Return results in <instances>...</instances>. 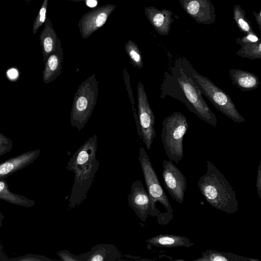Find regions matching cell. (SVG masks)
<instances>
[{
    "label": "cell",
    "instance_id": "6",
    "mask_svg": "<svg viewBox=\"0 0 261 261\" xmlns=\"http://www.w3.org/2000/svg\"><path fill=\"white\" fill-rule=\"evenodd\" d=\"M130 188L127 198L128 205L141 221L144 222L148 216H151L156 217V221L160 225H166L169 222L164 214L153 206L141 181L135 180Z\"/></svg>",
    "mask_w": 261,
    "mask_h": 261
},
{
    "label": "cell",
    "instance_id": "28",
    "mask_svg": "<svg viewBox=\"0 0 261 261\" xmlns=\"http://www.w3.org/2000/svg\"><path fill=\"white\" fill-rule=\"evenodd\" d=\"M164 17L163 14L161 13H156L152 17V22L153 24L156 27L161 26L164 22Z\"/></svg>",
    "mask_w": 261,
    "mask_h": 261
},
{
    "label": "cell",
    "instance_id": "21",
    "mask_svg": "<svg viewBox=\"0 0 261 261\" xmlns=\"http://www.w3.org/2000/svg\"><path fill=\"white\" fill-rule=\"evenodd\" d=\"M124 49L131 64L135 67L141 69L143 67L142 56L137 44L133 40H128L124 45Z\"/></svg>",
    "mask_w": 261,
    "mask_h": 261
},
{
    "label": "cell",
    "instance_id": "14",
    "mask_svg": "<svg viewBox=\"0 0 261 261\" xmlns=\"http://www.w3.org/2000/svg\"><path fill=\"white\" fill-rule=\"evenodd\" d=\"M40 153V150L28 151L2 163L0 164V179L29 165L37 158Z\"/></svg>",
    "mask_w": 261,
    "mask_h": 261
},
{
    "label": "cell",
    "instance_id": "2",
    "mask_svg": "<svg viewBox=\"0 0 261 261\" xmlns=\"http://www.w3.org/2000/svg\"><path fill=\"white\" fill-rule=\"evenodd\" d=\"M206 172L197 185L206 201L215 208L229 214L238 211V201L232 187L211 161H206Z\"/></svg>",
    "mask_w": 261,
    "mask_h": 261
},
{
    "label": "cell",
    "instance_id": "8",
    "mask_svg": "<svg viewBox=\"0 0 261 261\" xmlns=\"http://www.w3.org/2000/svg\"><path fill=\"white\" fill-rule=\"evenodd\" d=\"M99 166V161L96 158L91 163L77 168L73 171L74 173V180L69 200L68 210L80 205L86 198Z\"/></svg>",
    "mask_w": 261,
    "mask_h": 261
},
{
    "label": "cell",
    "instance_id": "24",
    "mask_svg": "<svg viewBox=\"0 0 261 261\" xmlns=\"http://www.w3.org/2000/svg\"><path fill=\"white\" fill-rule=\"evenodd\" d=\"M12 147V140L0 132V156L9 152Z\"/></svg>",
    "mask_w": 261,
    "mask_h": 261
},
{
    "label": "cell",
    "instance_id": "23",
    "mask_svg": "<svg viewBox=\"0 0 261 261\" xmlns=\"http://www.w3.org/2000/svg\"><path fill=\"white\" fill-rule=\"evenodd\" d=\"M48 4V0H43L40 9L34 19L32 27V32L34 35H35L37 33L38 29L44 24L47 18L46 12Z\"/></svg>",
    "mask_w": 261,
    "mask_h": 261
},
{
    "label": "cell",
    "instance_id": "19",
    "mask_svg": "<svg viewBox=\"0 0 261 261\" xmlns=\"http://www.w3.org/2000/svg\"><path fill=\"white\" fill-rule=\"evenodd\" d=\"M194 261H259L254 259L240 256L231 252H225L214 250H206L202 252L201 257H198Z\"/></svg>",
    "mask_w": 261,
    "mask_h": 261
},
{
    "label": "cell",
    "instance_id": "33",
    "mask_svg": "<svg viewBox=\"0 0 261 261\" xmlns=\"http://www.w3.org/2000/svg\"><path fill=\"white\" fill-rule=\"evenodd\" d=\"M25 1H26L27 2L29 3L30 2H31L32 0H24Z\"/></svg>",
    "mask_w": 261,
    "mask_h": 261
},
{
    "label": "cell",
    "instance_id": "32",
    "mask_svg": "<svg viewBox=\"0 0 261 261\" xmlns=\"http://www.w3.org/2000/svg\"><path fill=\"white\" fill-rule=\"evenodd\" d=\"M65 1H72V2H82V1H85V0H65Z\"/></svg>",
    "mask_w": 261,
    "mask_h": 261
},
{
    "label": "cell",
    "instance_id": "5",
    "mask_svg": "<svg viewBox=\"0 0 261 261\" xmlns=\"http://www.w3.org/2000/svg\"><path fill=\"white\" fill-rule=\"evenodd\" d=\"M186 117L174 112L162 122V141L168 158L178 164L184 156L183 139L188 129Z\"/></svg>",
    "mask_w": 261,
    "mask_h": 261
},
{
    "label": "cell",
    "instance_id": "29",
    "mask_svg": "<svg viewBox=\"0 0 261 261\" xmlns=\"http://www.w3.org/2000/svg\"><path fill=\"white\" fill-rule=\"evenodd\" d=\"M239 23L243 30L248 31L249 30V25L243 19L239 20Z\"/></svg>",
    "mask_w": 261,
    "mask_h": 261
},
{
    "label": "cell",
    "instance_id": "27",
    "mask_svg": "<svg viewBox=\"0 0 261 261\" xmlns=\"http://www.w3.org/2000/svg\"><path fill=\"white\" fill-rule=\"evenodd\" d=\"M199 6V4L197 1H191L188 6V11L191 14H195L198 12Z\"/></svg>",
    "mask_w": 261,
    "mask_h": 261
},
{
    "label": "cell",
    "instance_id": "7",
    "mask_svg": "<svg viewBox=\"0 0 261 261\" xmlns=\"http://www.w3.org/2000/svg\"><path fill=\"white\" fill-rule=\"evenodd\" d=\"M139 161L142 170L147 192L153 206L159 202L167 211L169 218L173 219V210L159 178L152 167L150 159L143 147L139 149ZM157 208V207H156Z\"/></svg>",
    "mask_w": 261,
    "mask_h": 261
},
{
    "label": "cell",
    "instance_id": "20",
    "mask_svg": "<svg viewBox=\"0 0 261 261\" xmlns=\"http://www.w3.org/2000/svg\"><path fill=\"white\" fill-rule=\"evenodd\" d=\"M9 192L6 182L4 180H0V198L10 202L21 205L25 206H30L34 204L32 200L27 199L21 195L15 194L8 195L7 193Z\"/></svg>",
    "mask_w": 261,
    "mask_h": 261
},
{
    "label": "cell",
    "instance_id": "3",
    "mask_svg": "<svg viewBox=\"0 0 261 261\" xmlns=\"http://www.w3.org/2000/svg\"><path fill=\"white\" fill-rule=\"evenodd\" d=\"M185 70L203 94L219 112L238 123L245 122V118L239 112L229 95L218 87L207 77L194 68L186 59H181Z\"/></svg>",
    "mask_w": 261,
    "mask_h": 261
},
{
    "label": "cell",
    "instance_id": "22",
    "mask_svg": "<svg viewBox=\"0 0 261 261\" xmlns=\"http://www.w3.org/2000/svg\"><path fill=\"white\" fill-rule=\"evenodd\" d=\"M123 74V79L126 86V88L128 94V97L131 102L132 107L133 111V115L135 120V122L137 126V131L138 135L140 136V138H141L142 134L140 128V125L139 123L138 116L137 114L136 110L135 108V101L134 95L133 93V91L132 90V88L130 86V77L129 72L126 68H124L122 71Z\"/></svg>",
    "mask_w": 261,
    "mask_h": 261
},
{
    "label": "cell",
    "instance_id": "26",
    "mask_svg": "<svg viewBox=\"0 0 261 261\" xmlns=\"http://www.w3.org/2000/svg\"><path fill=\"white\" fill-rule=\"evenodd\" d=\"M256 188L257 194L261 199V161H260L257 168Z\"/></svg>",
    "mask_w": 261,
    "mask_h": 261
},
{
    "label": "cell",
    "instance_id": "18",
    "mask_svg": "<svg viewBox=\"0 0 261 261\" xmlns=\"http://www.w3.org/2000/svg\"><path fill=\"white\" fill-rule=\"evenodd\" d=\"M146 242L150 245L162 248L190 247L194 245L185 236L162 233L147 239Z\"/></svg>",
    "mask_w": 261,
    "mask_h": 261
},
{
    "label": "cell",
    "instance_id": "13",
    "mask_svg": "<svg viewBox=\"0 0 261 261\" xmlns=\"http://www.w3.org/2000/svg\"><path fill=\"white\" fill-rule=\"evenodd\" d=\"M81 261H116L122 257L121 252L114 245L100 244L87 252L80 254Z\"/></svg>",
    "mask_w": 261,
    "mask_h": 261
},
{
    "label": "cell",
    "instance_id": "25",
    "mask_svg": "<svg viewBox=\"0 0 261 261\" xmlns=\"http://www.w3.org/2000/svg\"><path fill=\"white\" fill-rule=\"evenodd\" d=\"M57 255L61 258V260L63 261H81L79 255L73 254L67 250L60 251L57 253Z\"/></svg>",
    "mask_w": 261,
    "mask_h": 261
},
{
    "label": "cell",
    "instance_id": "9",
    "mask_svg": "<svg viewBox=\"0 0 261 261\" xmlns=\"http://www.w3.org/2000/svg\"><path fill=\"white\" fill-rule=\"evenodd\" d=\"M138 118L141 130V139L147 149L151 148L156 132L155 117L150 106L145 88L141 81L137 86Z\"/></svg>",
    "mask_w": 261,
    "mask_h": 261
},
{
    "label": "cell",
    "instance_id": "1",
    "mask_svg": "<svg viewBox=\"0 0 261 261\" xmlns=\"http://www.w3.org/2000/svg\"><path fill=\"white\" fill-rule=\"evenodd\" d=\"M160 97H170L185 105L188 110L201 120L216 127L218 120L204 100L197 85L185 70L181 59L170 65L163 74Z\"/></svg>",
    "mask_w": 261,
    "mask_h": 261
},
{
    "label": "cell",
    "instance_id": "17",
    "mask_svg": "<svg viewBox=\"0 0 261 261\" xmlns=\"http://www.w3.org/2000/svg\"><path fill=\"white\" fill-rule=\"evenodd\" d=\"M39 39L42 47L43 62H44L49 56L56 50L60 39L58 38L49 18H46Z\"/></svg>",
    "mask_w": 261,
    "mask_h": 261
},
{
    "label": "cell",
    "instance_id": "4",
    "mask_svg": "<svg viewBox=\"0 0 261 261\" xmlns=\"http://www.w3.org/2000/svg\"><path fill=\"white\" fill-rule=\"evenodd\" d=\"M98 82L93 74L83 82L77 88L70 113V123L79 130L82 129L91 117L96 104Z\"/></svg>",
    "mask_w": 261,
    "mask_h": 261
},
{
    "label": "cell",
    "instance_id": "15",
    "mask_svg": "<svg viewBox=\"0 0 261 261\" xmlns=\"http://www.w3.org/2000/svg\"><path fill=\"white\" fill-rule=\"evenodd\" d=\"M63 61V49L59 39L56 50L44 62L43 81L45 84L53 82L61 74Z\"/></svg>",
    "mask_w": 261,
    "mask_h": 261
},
{
    "label": "cell",
    "instance_id": "30",
    "mask_svg": "<svg viewBox=\"0 0 261 261\" xmlns=\"http://www.w3.org/2000/svg\"><path fill=\"white\" fill-rule=\"evenodd\" d=\"M9 76L11 79H15L17 75V70H16L14 69H11L9 71Z\"/></svg>",
    "mask_w": 261,
    "mask_h": 261
},
{
    "label": "cell",
    "instance_id": "31",
    "mask_svg": "<svg viewBox=\"0 0 261 261\" xmlns=\"http://www.w3.org/2000/svg\"><path fill=\"white\" fill-rule=\"evenodd\" d=\"M247 38L248 40H249L250 41L255 42H256L258 40V38L253 35H250L247 37Z\"/></svg>",
    "mask_w": 261,
    "mask_h": 261
},
{
    "label": "cell",
    "instance_id": "10",
    "mask_svg": "<svg viewBox=\"0 0 261 261\" xmlns=\"http://www.w3.org/2000/svg\"><path fill=\"white\" fill-rule=\"evenodd\" d=\"M116 8L114 4H107L95 7L84 14L78 23L82 38H89L102 27Z\"/></svg>",
    "mask_w": 261,
    "mask_h": 261
},
{
    "label": "cell",
    "instance_id": "12",
    "mask_svg": "<svg viewBox=\"0 0 261 261\" xmlns=\"http://www.w3.org/2000/svg\"><path fill=\"white\" fill-rule=\"evenodd\" d=\"M97 135L90 137L73 154L66 168L72 171L75 168L92 162L96 158Z\"/></svg>",
    "mask_w": 261,
    "mask_h": 261
},
{
    "label": "cell",
    "instance_id": "11",
    "mask_svg": "<svg viewBox=\"0 0 261 261\" xmlns=\"http://www.w3.org/2000/svg\"><path fill=\"white\" fill-rule=\"evenodd\" d=\"M162 166V176L166 189L172 198L182 203L187 189L185 176L171 160H164Z\"/></svg>",
    "mask_w": 261,
    "mask_h": 261
},
{
    "label": "cell",
    "instance_id": "16",
    "mask_svg": "<svg viewBox=\"0 0 261 261\" xmlns=\"http://www.w3.org/2000/svg\"><path fill=\"white\" fill-rule=\"evenodd\" d=\"M229 73L232 84L243 92L253 90L260 84L258 77L251 72L232 69Z\"/></svg>",
    "mask_w": 261,
    "mask_h": 261
}]
</instances>
